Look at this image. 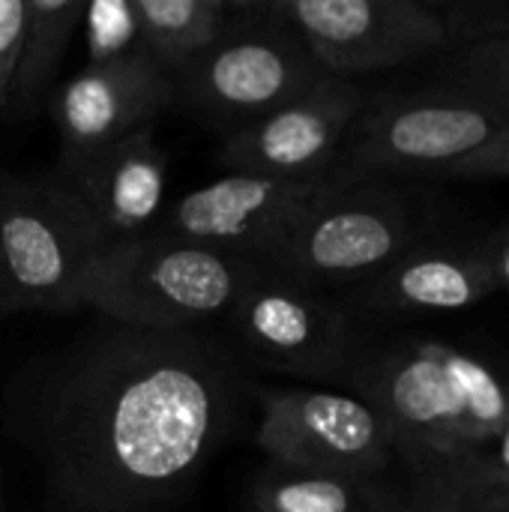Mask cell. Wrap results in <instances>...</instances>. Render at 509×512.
<instances>
[{
    "mask_svg": "<svg viewBox=\"0 0 509 512\" xmlns=\"http://www.w3.org/2000/svg\"><path fill=\"white\" fill-rule=\"evenodd\" d=\"M264 9L345 81L450 51L438 0H267Z\"/></svg>",
    "mask_w": 509,
    "mask_h": 512,
    "instance_id": "8",
    "label": "cell"
},
{
    "mask_svg": "<svg viewBox=\"0 0 509 512\" xmlns=\"http://www.w3.org/2000/svg\"><path fill=\"white\" fill-rule=\"evenodd\" d=\"M51 171L84 210L102 249L153 231L165 210L168 159L153 129L132 132L75 168Z\"/></svg>",
    "mask_w": 509,
    "mask_h": 512,
    "instance_id": "14",
    "label": "cell"
},
{
    "mask_svg": "<svg viewBox=\"0 0 509 512\" xmlns=\"http://www.w3.org/2000/svg\"><path fill=\"white\" fill-rule=\"evenodd\" d=\"M369 99L354 81L330 78L312 93L234 129L219 150V162L228 174L294 183L327 180Z\"/></svg>",
    "mask_w": 509,
    "mask_h": 512,
    "instance_id": "12",
    "label": "cell"
},
{
    "mask_svg": "<svg viewBox=\"0 0 509 512\" xmlns=\"http://www.w3.org/2000/svg\"><path fill=\"white\" fill-rule=\"evenodd\" d=\"M509 123L507 111L456 87H432L369 99L330 180H387L396 174L438 177L480 150Z\"/></svg>",
    "mask_w": 509,
    "mask_h": 512,
    "instance_id": "7",
    "label": "cell"
},
{
    "mask_svg": "<svg viewBox=\"0 0 509 512\" xmlns=\"http://www.w3.org/2000/svg\"><path fill=\"white\" fill-rule=\"evenodd\" d=\"M243 381L195 330L108 321L36 384L30 432L60 512L168 510L228 441Z\"/></svg>",
    "mask_w": 509,
    "mask_h": 512,
    "instance_id": "1",
    "label": "cell"
},
{
    "mask_svg": "<svg viewBox=\"0 0 509 512\" xmlns=\"http://www.w3.org/2000/svg\"><path fill=\"white\" fill-rule=\"evenodd\" d=\"M486 261H489V270L498 282L501 291H509V225H501L495 231H489L486 237L477 240Z\"/></svg>",
    "mask_w": 509,
    "mask_h": 512,
    "instance_id": "26",
    "label": "cell"
},
{
    "mask_svg": "<svg viewBox=\"0 0 509 512\" xmlns=\"http://www.w3.org/2000/svg\"><path fill=\"white\" fill-rule=\"evenodd\" d=\"M483 498L492 512H509V489H483Z\"/></svg>",
    "mask_w": 509,
    "mask_h": 512,
    "instance_id": "28",
    "label": "cell"
},
{
    "mask_svg": "<svg viewBox=\"0 0 509 512\" xmlns=\"http://www.w3.org/2000/svg\"><path fill=\"white\" fill-rule=\"evenodd\" d=\"M509 177V123L492 135L480 150L459 159L447 171L438 174V180H501Z\"/></svg>",
    "mask_w": 509,
    "mask_h": 512,
    "instance_id": "24",
    "label": "cell"
},
{
    "mask_svg": "<svg viewBox=\"0 0 509 512\" xmlns=\"http://www.w3.org/2000/svg\"><path fill=\"white\" fill-rule=\"evenodd\" d=\"M471 474V471H468ZM456 512H492L489 510V504H486V498H483V489H480V483L471 477V489H468V495H465V501H462V507Z\"/></svg>",
    "mask_w": 509,
    "mask_h": 512,
    "instance_id": "27",
    "label": "cell"
},
{
    "mask_svg": "<svg viewBox=\"0 0 509 512\" xmlns=\"http://www.w3.org/2000/svg\"><path fill=\"white\" fill-rule=\"evenodd\" d=\"M480 243H414L357 288L363 309L378 315L462 312L498 294Z\"/></svg>",
    "mask_w": 509,
    "mask_h": 512,
    "instance_id": "15",
    "label": "cell"
},
{
    "mask_svg": "<svg viewBox=\"0 0 509 512\" xmlns=\"http://www.w3.org/2000/svg\"><path fill=\"white\" fill-rule=\"evenodd\" d=\"M333 75L264 3H234L225 33L174 75L177 102L234 129L312 93Z\"/></svg>",
    "mask_w": 509,
    "mask_h": 512,
    "instance_id": "6",
    "label": "cell"
},
{
    "mask_svg": "<svg viewBox=\"0 0 509 512\" xmlns=\"http://www.w3.org/2000/svg\"><path fill=\"white\" fill-rule=\"evenodd\" d=\"M0 512H3V495H0Z\"/></svg>",
    "mask_w": 509,
    "mask_h": 512,
    "instance_id": "29",
    "label": "cell"
},
{
    "mask_svg": "<svg viewBox=\"0 0 509 512\" xmlns=\"http://www.w3.org/2000/svg\"><path fill=\"white\" fill-rule=\"evenodd\" d=\"M174 102V78L147 51L114 63H87L48 102L60 132L57 171L81 165L132 132L153 129Z\"/></svg>",
    "mask_w": 509,
    "mask_h": 512,
    "instance_id": "13",
    "label": "cell"
},
{
    "mask_svg": "<svg viewBox=\"0 0 509 512\" xmlns=\"http://www.w3.org/2000/svg\"><path fill=\"white\" fill-rule=\"evenodd\" d=\"M258 447L273 465L384 480L399 465L381 414L357 396L333 390L252 387Z\"/></svg>",
    "mask_w": 509,
    "mask_h": 512,
    "instance_id": "9",
    "label": "cell"
},
{
    "mask_svg": "<svg viewBox=\"0 0 509 512\" xmlns=\"http://www.w3.org/2000/svg\"><path fill=\"white\" fill-rule=\"evenodd\" d=\"M147 54L174 78L231 24V0H135Z\"/></svg>",
    "mask_w": 509,
    "mask_h": 512,
    "instance_id": "17",
    "label": "cell"
},
{
    "mask_svg": "<svg viewBox=\"0 0 509 512\" xmlns=\"http://www.w3.org/2000/svg\"><path fill=\"white\" fill-rule=\"evenodd\" d=\"M471 489L468 468L432 471V474H405L384 507L378 512H456Z\"/></svg>",
    "mask_w": 509,
    "mask_h": 512,
    "instance_id": "21",
    "label": "cell"
},
{
    "mask_svg": "<svg viewBox=\"0 0 509 512\" xmlns=\"http://www.w3.org/2000/svg\"><path fill=\"white\" fill-rule=\"evenodd\" d=\"M258 270L252 261L147 231L96 255L84 309L138 330H195L225 315Z\"/></svg>",
    "mask_w": 509,
    "mask_h": 512,
    "instance_id": "3",
    "label": "cell"
},
{
    "mask_svg": "<svg viewBox=\"0 0 509 512\" xmlns=\"http://www.w3.org/2000/svg\"><path fill=\"white\" fill-rule=\"evenodd\" d=\"M81 3L72 0H27V27L21 39L12 117H30L51 93L57 66L81 27Z\"/></svg>",
    "mask_w": 509,
    "mask_h": 512,
    "instance_id": "18",
    "label": "cell"
},
{
    "mask_svg": "<svg viewBox=\"0 0 509 512\" xmlns=\"http://www.w3.org/2000/svg\"><path fill=\"white\" fill-rule=\"evenodd\" d=\"M450 51L509 39V0H438Z\"/></svg>",
    "mask_w": 509,
    "mask_h": 512,
    "instance_id": "22",
    "label": "cell"
},
{
    "mask_svg": "<svg viewBox=\"0 0 509 512\" xmlns=\"http://www.w3.org/2000/svg\"><path fill=\"white\" fill-rule=\"evenodd\" d=\"M465 468L483 489H509V420Z\"/></svg>",
    "mask_w": 509,
    "mask_h": 512,
    "instance_id": "25",
    "label": "cell"
},
{
    "mask_svg": "<svg viewBox=\"0 0 509 512\" xmlns=\"http://www.w3.org/2000/svg\"><path fill=\"white\" fill-rule=\"evenodd\" d=\"M324 180L225 174L165 204L150 234L270 267L297 213Z\"/></svg>",
    "mask_w": 509,
    "mask_h": 512,
    "instance_id": "11",
    "label": "cell"
},
{
    "mask_svg": "<svg viewBox=\"0 0 509 512\" xmlns=\"http://www.w3.org/2000/svg\"><path fill=\"white\" fill-rule=\"evenodd\" d=\"M396 486L267 462L255 477L249 512H378Z\"/></svg>",
    "mask_w": 509,
    "mask_h": 512,
    "instance_id": "16",
    "label": "cell"
},
{
    "mask_svg": "<svg viewBox=\"0 0 509 512\" xmlns=\"http://www.w3.org/2000/svg\"><path fill=\"white\" fill-rule=\"evenodd\" d=\"M417 243L411 201L387 180H324L297 213L270 270L309 285H363Z\"/></svg>",
    "mask_w": 509,
    "mask_h": 512,
    "instance_id": "5",
    "label": "cell"
},
{
    "mask_svg": "<svg viewBox=\"0 0 509 512\" xmlns=\"http://www.w3.org/2000/svg\"><path fill=\"white\" fill-rule=\"evenodd\" d=\"M351 384L387 423L405 474L468 465L509 420L507 366L450 342H396L357 363Z\"/></svg>",
    "mask_w": 509,
    "mask_h": 512,
    "instance_id": "2",
    "label": "cell"
},
{
    "mask_svg": "<svg viewBox=\"0 0 509 512\" xmlns=\"http://www.w3.org/2000/svg\"><path fill=\"white\" fill-rule=\"evenodd\" d=\"M27 27V0H0V120L12 117V87Z\"/></svg>",
    "mask_w": 509,
    "mask_h": 512,
    "instance_id": "23",
    "label": "cell"
},
{
    "mask_svg": "<svg viewBox=\"0 0 509 512\" xmlns=\"http://www.w3.org/2000/svg\"><path fill=\"white\" fill-rule=\"evenodd\" d=\"M243 348L267 369L339 378L354 360L351 315L327 294L261 267L225 312Z\"/></svg>",
    "mask_w": 509,
    "mask_h": 512,
    "instance_id": "10",
    "label": "cell"
},
{
    "mask_svg": "<svg viewBox=\"0 0 509 512\" xmlns=\"http://www.w3.org/2000/svg\"><path fill=\"white\" fill-rule=\"evenodd\" d=\"M447 54V63L438 66V84L468 90L509 114V39L480 42Z\"/></svg>",
    "mask_w": 509,
    "mask_h": 512,
    "instance_id": "19",
    "label": "cell"
},
{
    "mask_svg": "<svg viewBox=\"0 0 509 512\" xmlns=\"http://www.w3.org/2000/svg\"><path fill=\"white\" fill-rule=\"evenodd\" d=\"M102 240L54 171L0 174V315L84 309Z\"/></svg>",
    "mask_w": 509,
    "mask_h": 512,
    "instance_id": "4",
    "label": "cell"
},
{
    "mask_svg": "<svg viewBox=\"0 0 509 512\" xmlns=\"http://www.w3.org/2000/svg\"><path fill=\"white\" fill-rule=\"evenodd\" d=\"M87 63H114L147 51L135 0H93L81 12Z\"/></svg>",
    "mask_w": 509,
    "mask_h": 512,
    "instance_id": "20",
    "label": "cell"
}]
</instances>
